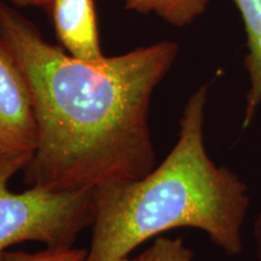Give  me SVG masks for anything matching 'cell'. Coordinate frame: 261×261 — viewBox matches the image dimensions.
<instances>
[{"instance_id": "6da1fadb", "label": "cell", "mask_w": 261, "mask_h": 261, "mask_svg": "<svg viewBox=\"0 0 261 261\" xmlns=\"http://www.w3.org/2000/svg\"><path fill=\"white\" fill-rule=\"evenodd\" d=\"M16 8L0 0V41L24 74L34 107L38 142L25 184L80 191L148 175L156 167L150 104L174 64L177 42L79 60L45 40Z\"/></svg>"}, {"instance_id": "7a4b0ae2", "label": "cell", "mask_w": 261, "mask_h": 261, "mask_svg": "<svg viewBox=\"0 0 261 261\" xmlns=\"http://www.w3.org/2000/svg\"><path fill=\"white\" fill-rule=\"evenodd\" d=\"M208 87L189 98L175 145L144 178L93 189L92 237L85 261H121L150 238L197 228L227 256L243 253L250 205L246 181L218 166L204 144Z\"/></svg>"}, {"instance_id": "3957f363", "label": "cell", "mask_w": 261, "mask_h": 261, "mask_svg": "<svg viewBox=\"0 0 261 261\" xmlns=\"http://www.w3.org/2000/svg\"><path fill=\"white\" fill-rule=\"evenodd\" d=\"M32 156L0 154V255L28 241L46 247L73 246L81 231L92 225L93 190H9V181Z\"/></svg>"}, {"instance_id": "277c9868", "label": "cell", "mask_w": 261, "mask_h": 261, "mask_svg": "<svg viewBox=\"0 0 261 261\" xmlns=\"http://www.w3.org/2000/svg\"><path fill=\"white\" fill-rule=\"evenodd\" d=\"M38 129L28 83L0 41V152L33 155Z\"/></svg>"}, {"instance_id": "5b68a950", "label": "cell", "mask_w": 261, "mask_h": 261, "mask_svg": "<svg viewBox=\"0 0 261 261\" xmlns=\"http://www.w3.org/2000/svg\"><path fill=\"white\" fill-rule=\"evenodd\" d=\"M45 10L50 15L60 46L65 52L85 61L104 57L94 0H50Z\"/></svg>"}, {"instance_id": "8992f818", "label": "cell", "mask_w": 261, "mask_h": 261, "mask_svg": "<svg viewBox=\"0 0 261 261\" xmlns=\"http://www.w3.org/2000/svg\"><path fill=\"white\" fill-rule=\"evenodd\" d=\"M233 2L242 16L247 34L248 54L244 58V67L249 79V90L242 123V128L247 129L261 106V0Z\"/></svg>"}, {"instance_id": "52a82bcc", "label": "cell", "mask_w": 261, "mask_h": 261, "mask_svg": "<svg viewBox=\"0 0 261 261\" xmlns=\"http://www.w3.org/2000/svg\"><path fill=\"white\" fill-rule=\"evenodd\" d=\"M210 0H125V8L139 14H155L171 25L184 28L203 15Z\"/></svg>"}, {"instance_id": "ba28073f", "label": "cell", "mask_w": 261, "mask_h": 261, "mask_svg": "<svg viewBox=\"0 0 261 261\" xmlns=\"http://www.w3.org/2000/svg\"><path fill=\"white\" fill-rule=\"evenodd\" d=\"M121 261H194V252L181 237L159 236L144 252Z\"/></svg>"}, {"instance_id": "9c48e42d", "label": "cell", "mask_w": 261, "mask_h": 261, "mask_svg": "<svg viewBox=\"0 0 261 261\" xmlns=\"http://www.w3.org/2000/svg\"><path fill=\"white\" fill-rule=\"evenodd\" d=\"M87 249L68 247H46V249L35 253L16 252L3 253L0 261H85Z\"/></svg>"}, {"instance_id": "30bf717a", "label": "cell", "mask_w": 261, "mask_h": 261, "mask_svg": "<svg viewBox=\"0 0 261 261\" xmlns=\"http://www.w3.org/2000/svg\"><path fill=\"white\" fill-rule=\"evenodd\" d=\"M254 240H255V250H256V257L257 261H261V200L259 211H257L255 220H254Z\"/></svg>"}, {"instance_id": "8fae6325", "label": "cell", "mask_w": 261, "mask_h": 261, "mask_svg": "<svg viewBox=\"0 0 261 261\" xmlns=\"http://www.w3.org/2000/svg\"><path fill=\"white\" fill-rule=\"evenodd\" d=\"M28 3L29 5L39 6V8L45 9L48 5V3H50V0H28Z\"/></svg>"}, {"instance_id": "7c38bea8", "label": "cell", "mask_w": 261, "mask_h": 261, "mask_svg": "<svg viewBox=\"0 0 261 261\" xmlns=\"http://www.w3.org/2000/svg\"><path fill=\"white\" fill-rule=\"evenodd\" d=\"M9 3H11L12 5L18 6V8H23V6H28L29 3L28 0H8Z\"/></svg>"}, {"instance_id": "4fadbf2b", "label": "cell", "mask_w": 261, "mask_h": 261, "mask_svg": "<svg viewBox=\"0 0 261 261\" xmlns=\"http://www.w3.org/2000/svg\"><path fill=\"white\" fill-rule=\"evenodd\" d=\"M0 154H2V152H0Z\"/></svg>"}]
</instances>
